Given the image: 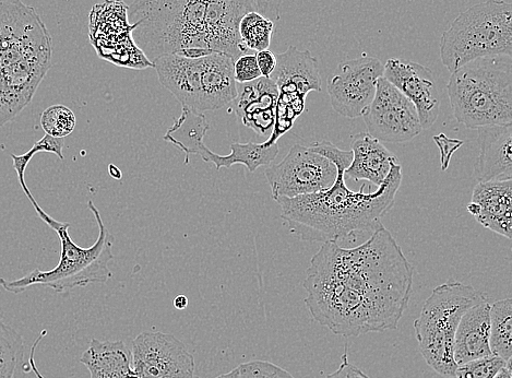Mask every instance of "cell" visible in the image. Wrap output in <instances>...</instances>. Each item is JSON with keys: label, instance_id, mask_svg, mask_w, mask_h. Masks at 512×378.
<instances>
[{"label": "cell", "instance_id": "ffe728a7", "mask_svg": "<svg viewBox=\"0 0 512 378\" xmlns=\"http://www.w3.org/2000/svg\"><path fill=\"white\" fill-rule=\"evenodd\" d=\"M491 305L483 301L461 318L455 335L454 358L457 365L491 356Z\"/></svg>", "mask_w": 512, "mask_h": 378}, {"label": "cell", "instance_id": "9c48e42d", "mask_svg": "<svg viewBox=\"0 0 512 378\" xmlns=\"http://www.w3.org/2000/svg\"><path fill=\"white\" fill-rule=\"evenodd\" d=\"M487 301L483 293L450 280L433 290L414 322L416 340L428 366L447 378L455 377L458 365L454 342L462 316L472 306Z\"/></svg>", "mask_w": 512, "mask_h": 378}, {"label": "cell", "instance_id": "9a60e30c", "mask_svg": "<svg viewBox=\"0 0 512 378\" xmlns=\"http://www.w3.org/2000/svg\"><path fill=\"white\" fill-rule=\"evenodd\" d=\"M231 110L246 127L260 136H270L276 122L279 90L270 78L237 84Z\"/></svg>", "mask_w": 512, "mask_h": 378}, {"label": "cell", "instance_id": "d6986e66", "mask_svg": "<svg viewBox=\"0 0 512 378\" xmlns=\"http://www.w3.org/2000/svg\"><path fill=\"white\" fill-rule=\"evenodd\" d=\"M46 335L42 332L31 348L29 363L38 378H45L35 365L34 353ZM80 362L89 370L91 378H138L132 368V354L123 341H100L92 339Z\"/></svg>", "mask_w": 512, "mask_h": 378}, {"label": "cell", "instance_id": "8fae6325", "mask_svg": "<svg viewBox=\"0 0 512 378\" xmlns=\"http://www.w3.org/2000/svg\"><path fill=\"white\" fill-rule=\"evenodd\" d=\"M362 117L368 134L385 143H408L423 131L414 104L384 77L378 79L375 98Z\"/></svg>", "mask_w": 512, "mask_h": 378}, {"label": "cell", "instance_id": "5b68a950", "mask_svg": "<svg viewBox=\"0 0 512 378\" xmlns=\"http://www.w3.org/2000/svg\"><path fill=\"white\" fill-rule=\"evenodd\" d=\"M52 57L53 40L37 10L0 0V128L31 103Z\"/></svg>", "mask_w": 512, "mask_h": 378}, {"label": "cell", "instance_id": "7a4b0ae2", "mask_svg": "<svg viewBox=\"0 0 512 378\" xmlns=\"http://www.w3.org/2000/svg\"><path fill=\"white\" fill-rule=\"evenodd\" d=\"M282 0H135L128 19L133 40L150 62L165 54L204 49L236 61L250 52L242 44L238 25L256 11L276 23Z\"/></svg>", "mask_w": 512, "mask_h": 378}, {"label": "cell", "instance_id": "83f0119b", "mask_svg": "<svg viewBox=\"0 0 512 378\" xmlns=\"http://www.w3.org/2000/svg\"><path fill=\"white\" fill-rule=\"evenodd\" d=\"M506 364L507 362L503 359L491 354V356L458 365L455 377L494 378V376L500 371V369H503Z\"/></svg>", "mask_w": 512, "mask_h": 378}, {"label": "cell", "instance_id": "74e56055", "mask_svg": "<svg viewBox=\"0 0 512 378\" xmlns=\"http://www.w3.org/2000/svg\"><path fill=\"white\" fill-rule=\"evenodd\" d=\"M195 378H199V377H195Z\"/></svg>", "mask_w": 512, "mask_h": 378}, {"label": "cell", "instance_id": "8992f818", "mask_svg": "<svg viewBox=\"0 0 512 378\" xmlns=\"http://www.w3.org/2000/svg\"><path fill=\"white\" fill-rule=\"evenodd\" d=\"M511 57L475 59L451 74L447 92L459 123L469 129L512 124Z\"/></svg>", "mask_w": 512, "mask_h": 378}, {"label": "cell", "instance_id": "5bb4252c", "mask_svg": "<svg viewBox=\"0 0 512 378\" xmlns=\"http://www.w3.org/2000/svg\"><path fill=\"white\" fill-rule=\"evenodd\" d=\"M383 77L414 104L423 131L431 129L438 120L440 108L432 70L419 63L390 58L384 65Z\"/></svg>", "mask_w": 512, "mask_h": 378}, {"label": "cell", "instance_id": "4316f807", "mask_svg": "<svg viewBox=\"0 0 512 378\" xmlns=\"http://www.w3.org/2000/svg\"><path fill=\"white\" fill-rule=\"evenodd\" d=\"M77 118L67 106L57 104L47 108L41 115V125L46 135L65 138L73 134Z\"/></svg>", "mask_w": 512, "mask_h": 378}, {"label": "cell", "instance_id": "d6a6232c", "mask_svg": "<svg viewBox=\"0 0 512 378\" xmlns=\"http://www.w3.org/2000/svg\"><path fill=\"white\" fill-rule=\"evenodd\" d=\"M326 378H369L360 369H357L348 358V353L345 352L341 359L340 368L328 375Z\"/></svg>", "mask_w": 512, "mask_h": 378}, {"label": "cell", "instance_id": "484cf974", "mask_svg": "<svg viewBox=\"0 0 512 378\" xmlns=\"http://www.w3.org/2000/svg\"><path fill=\"white\" fill-rule=\"evenodd\" d=\"M276 22L252 11L246 14L238 25V34L242 44L250 52L269 50Z\"/></svg>", "mask_w": 512, "mask_h": 378}, {"label": "cell", "instance_id": "44dd1931", "mask_svg": "<svg viewBox=\"0 0 512 378\" xmlns=\"http://www.w3.org/2000/svg\"><path fill=\"white\" fill-rule=\"evenodd\" d=\"M351 147L353 159L344 176L356 182L367 181L379 187L386 181L391 165L399 162L394 153L368 133L353 136Z\"/></svg>", "mask_w": 512, "mask_h": 378}, {"label": "cell", "instance_id": "e0dca14e", "mask_svg": "<svg viewBox=\"0 0 512 378\" xmlns=\"http://www.w3.org/2000/svg\"><path fill=\"white\" fill-rule=\"evenodd\" d=\"M468 211L481 226L511 240L512 180L479 182Z\"/></svg>", "mask_w": 512, "mask_h": 378}, {"label": "cell", "instance_id": "836d02e7", "mask_svg": "<svg viewBox=\"0 0 512 378\" xmlns=\"http://www.w3.org/2000/svg\"><path fill=\"white\" fill-rule=\"evenodd\" d=\"M187 306H188V298L186 297V295L181 294V295H178V297H176L174 299L175 309L183 311L186 309Z\"/></svg>", "mask_w": 512, "mask_h": 378}, {"label": "cell", "instance_id": "277c9868", "mask_svg": "<svg viewBox=\"0 0 512 378\" xmlns=\"http://www.w3.org/2000/svg\"><path fill=\"white\" fill-rule=\"evenodd\" d=\"M64 139L45 135L35 143L25 155H11L14 169L19 183L30 200L39 217L54 230L61 241V258L58 265L51 270L35 269L32 273L17 280L8 281L0 278V286L7 292L20 294L33 286H42L54 290L56 293H67L76 288H86L92 283H105L113 278L110 264L114 261V238L101 218L100 211L89 200L91 210L99 226V238L91 247L83 248L71 240L69 235V222L57 221L43 210L33 197L26 183V171L29 163L40 152L53 153L64 160Z\"/></svg>", "mask_w": 512, "mask_h": 378}, {"label": "cell", "instance_id": "f546056e", "mask_svg": "<svg viewBox=\"0 0 512 378\" xmlns=\"http://www.w3.org/2000/svg\"><path fill=\"white\" fill-rule=\"evenodd\" d=\"M236 84H248L261 78L255 54H246L238 57L233 67Z\"/></svg>", "mask_w": 512, "mask_h": 378}, {"label": "cell", "instance_id": "7c38bea8", "mask_svg": "<svg viewBox=\"0 0 512 378\" xmlns=\"http://www.w3.org/2000/svg\"><path fill=\"white\" fill-rule=\"evenodd\" d=\"M384 65L376 57L363 55L340 63L328 79L333 110L348 118H359L372 104Z\"/></svg>", "mask_w": 512, "mask_h": 378}, {"label": "cell", "instance_id": "1f68e13d", "mask_svg": "<svg viewBox=\"0 0 512 378\" xmlns=\"http://www.w3.org/2000/svg\"><path fill=\"white\" fill-rule=\"evenodd\" d=\"M255 55L261 77L270 78L277 67V55L269 50L257 52Z\"/></svg>", "mask_w": 512, "mask_h": 378}, {"label": "cell", "instance_id": "3957f363", "mask_svg": "<svg viewBox=\"0 0 512 378\" xmlns=\"http://www.w3.org/2000/svg\"><path fill=\"white\" fill-rule=\"evenodd\" d=\"M313 151L337 167V179L326 191L315 194L281 197L285 226L297 238L317 243H353L367 240L381 227V219L394 207L402 183L400 163L391 165L383 185L374 193L353 192L345 185L344 172L350 167L352 151H344L328 140L311 145Z\"/></svg>", "mask_w": 512, "mask_h": 378}, {"label": "cell", "instance_id": "4dcf8cb0", "mask_svg": "<svg viewBox=\"0 0 512 378\" xmlns=\"http://www.w3.org/2000/svg\"><path fill=\"white\" fill-rule=\"evenodd\" d=\"M434 140L440 150V162H442V170L446 171L449 167L452 156H454V153L462 147L463 141L459 139H451L445 134L435 136Z\"/></svg>", "mask_w": 512, "mask_h": 378}, {"label": "cell", "instance_id": "7402d4cb", "mask_svg": "<svg viewBox=\"0 0 512 378\" xmlns=\"http://www.w3.org/2000/svg\"><path fill=\"white\" fill-rule=\"evenodd\" d=\"M210 125L204 113L183 108L182 115L176 118L163 139L180 149L185 155V164H189L192 155L202 156L208 148L204 143Z\"/></svg>", "mask_w": 512, "mask_h": 378}, {"label": "cell", "instance_id": "cb8c5ba5", "mask_svg": "<svg viewBox=\"0 0 512 378\" xmlns=\"http://www.w3.org/2000/svg\"><path fill=\"white\" fill-rule=\"evenodd\" d=\"M30 371L25 340L0 316V378H26Z\"/></svg>", "mask_w": 512, "mask_h": 378}, {"label": "cell", "instance_id": "4fadbf2b", "mask_svg": "<svg viewBox=\"0 0 512 378\" xmlns=\"http://www.w3.org/2000/svg\"><path fill=\"white\" fill-rule=\"evenodd\" d=\"M132 368L138 378H195L196 364L181 340L145 332L133 341Z\"/></svg>", "mask_w": 512, "mask_h": 378}, {"label": "cell", "instance_id": "8d00e7d4", "mask_svg": "<svg viewBox=\"0 0 512 378\" xmlns=\"http://www.w3.org/2000/svg\"><path fill=\"white\" fill-rule=\"evenodd\" d=\"M214 378H243V377H242L240 368H236L233 371H231L230 373H225V374H222V375L214 377Z\"/></svg>", "mask_w": 512, "mask_h": 378}, {"label": "cell", "instance_id": "ac0fdd59", "mask_svg": "<svg viewBox=\"0 0 512 378\" xmlns=\"http://www.w3.org/2000/svg\"><path fill=\"white\" fill-rule=\"evenodd\" d=\"M480 155L474 174L479 182L512 180V124L478 128Z\"/></svg>", "mask_w": 512, "mask_h": 378}, {"label": "cell", "instance_id": "d590c367", "mask_svg": "<svg viewBox=\"0 0 512 378\" xmlns=\"http://www.w3.org/2000/svg\"><path fill=\"white\" fill-rule=\"evenodd\" d=\"M109 173L115 180H122L123 173L121 170H119L115 164L111 163L109 165Z\"/></svg>", "mask_w": 512, "mask_h": 378}, {"label": "cell", "instance_id": "2e32d148", "mask_svg": "<svg viewBox=\"0 0 512 378\" xmlns=\"http://www.w3.org/2000/svg\"><path fill=\"white\" fill-rule=\"evenodd\" d=\"M270 79L277 85L280 99L305 101L309 92L321 91L318 59L295 46L277 55V67Z\"/></svg>", "mask_w": 512, "mask_h": 378}, {"label": "cell", "instance_id": "ba28073f", "mask_svg": "<svg viewBox=\"0 0 512 378\" xmlns=\"http://www.w3.org/2000/svg\"><path fill=\"white\" fill-rule=\"evenodd\" d=\"M512 56V8L487 0L463 11L440 41V58L450 74L484 57Z\"/></svg>", "mask_w": 512, "mask_h": 378}, {"label": "cell", "instance_id": "6da1fadb", "mask_svg": "<svg viewBox=\"0 0 512 378\" xmlns=\"http://www.w3.org/2000/svg\"><path fill=\"white\" fill-rule=\"evenodd\" d=\"M414 268L385 228L359 246L325 243L311 261L303 288L314 321L337 336L395 330L407 311Z\"/></svg>", "mask_w": 512, "mask_h": 378}, {"label": "cell", "instance_id": "30bf717a", "mask_svg": "<svg viewBox=\"0 0 512 378\" xmlns=\"http://www.w3.org/2000/svg\"><path fill=\"white\" fill-rule=\"evenodd\" d=\"M337 167L309 147L295 145L280 163L265 171L273 199L326 191L337 179Z\"/></svg>", "mask_w": 512, "mask_h": 378}, {"label": "cell", "instance_id": "d4e9b609", "mask_svg": "<svg viewBox=\"0 0 512 378\" xmlns=\"http://www.w3.org/2000/svg\"><path fill=\"white\" fill-rule=\"evenodd\" d=\"M490 348L494 356L510 363L512 357V301L504 299L491 306Z\"/></svg>", "mask_w": 512, "mask_h": 378}, {"label": "cell", "instance_id": "f1b7e54d", "mask_svg": "<svg viewBox=\"0 0 512 378\" xmlns=\"http://www.w3.org/2000/svg\"><path fill=\"white\" fill-rule=\"evenodd\" d=\"M238 368L243 378H295L280 366L266 361H252L241 364Z\"/></svg>", "mask_w": 512, "mask_h": 378}, {"label": "cell", "instance_id": "52a82bcc", "mask_svg": "<svg viewBox=\"0 0 512 378\" xmlns=\"http://www.w3.org/2000/svg\"><path fill=\"white\" fill-rule=\"evenodd\" d=\"M234 62L217 52L200 58L165 54L154 59L152 67L183 108L202 113L223 109L235 99Z\"/></svg>", "mask_w": 512, "mask_h": 378}, {"label": "cell", "instance_id": "603a6c76", "mask_svg": "<svg viewBox=\"0 0 512 378\" xmlns=\"http://www.w3.org/2000/svg\"><path fill=\"white\" fill-rule=\"evenodd\" d=\"M231 155L220 156L207 148L201 159L205 162H211L219 171L222 168L230 169L235 164H242L249 172H256L260 167L268 165L279 155V145L273 144L266 146L264 144L250 143H233L231 145Z\"/></svg>", "mask_w": 512, "mask_h": 378}, {"label": "cell", "instance_id": "e575fe53", "mask_svg": "<svg viewBox=\"0 0 512 378\" xmlns=\"http://www.w3.org/2000/svg\"><path fill=\"white\" fill-rule=\"evenodd\" d=\"M511 374V363H507L503 369H500L494 378H512Z\"/></svg>", "mask_w": 512, "mask_h": 378}]
</instances>
